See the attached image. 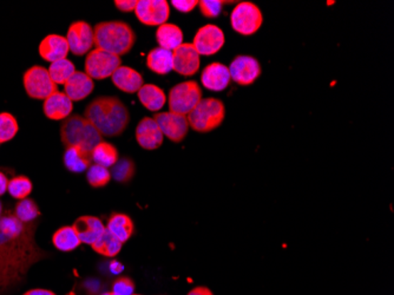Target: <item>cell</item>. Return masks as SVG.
<instances>
[{
  "mask_svg": "<svg viewBox=\"0 0 394 295\" xmlns=\"http://www.w3.org/2000/svg\"><path fill=\"white\" fill-rule=\"evenodd\" d=\"M32 185L31 180L24 175L14 176V179L9 181L7 192L14 199L21 201V200L28 199L31 194Z\"/></svg>",
  "mask_w": 394,
  "mask_h": 295,
  "instance_id": "obj_35",
  "label": "cell"
},
{
  "mask_svg": "<svg viewBox=\"0 0 394 295\" xmlns=\"http://www.w3.org/2000/svg\"><path fill=\"white\" fill-rule=\"evenodd\" d=\"M63 162L66 168L73 174H82L93 165V156L81 147L66 148L63 156Z\"/></svg>",
  "mask_w": 394,
  "mask_h": 295,
  "instance_id": "obj_23",
  "label": "cell"
},
{
  "mask_svg": "<svg viewBox=\"0 0 394 295\" xmlns=\"http://www.w3.org/2000/svg\"><path fill=\"white\" fill-rule=\"evenodd\" d=\"M93 33L96 48L120 57L129 53L136 43V33L125 21H100L93 29Z\"/></svg>",
  "mask_w": 394,
  "mask_h": 295,
  "instance_id": "obj_3",
  "label": "cell"
},
{
  "mask_svg": "<svg viewBox=\"0 0 394 295\" xmlns=\"http://www.w3.org/2000/svg\"><path fill=\"white\" fill-rule=\"evenodd\" d=\"M36 228L37 223L21 222L12 210L0 217V254L23 275L48 255L36 244Z\"/></svg>",
  "mask_w": 394,
  "mask_h": 295,
  "instance_id": "obj_1",
  "label": "cell"
},
{
  "mask_svg": "<svg viewBox=\"0 0 394 295\" xmlns=\"http://www.w3.org/2000/svg\"><path fill=\"white\" fill-rule=\"evenodd\" d=\"M14 214L21 222L32 223L41 217V210L35 200L28 197L17 202L14 207Z\"/></svg>",
  "mask_w": 394,
  "mask_h": 295,
  "instance_id": "obj_32",
  "label": "cell"
},
{
  "mask_svg": "<svg viewBox=\"0 0 394 295\" xmlns=\"http://www.w3.org/2000/svg\"><path fill=\"white\" fill-rule=\"evenodd\" d=\"M19 131L16 117L10 113H0V143H6L16 138Z\"/></svg>",
  "mask_w": 394,
  "mask_h": 295,
  "instance_id": "obj_36",
  "label": "cell"
},
{
  "mask_svg": "<svg viewBox=\"0 0 394 295\" xmlns=\"http://www.w3.org/2000/svg\"><path fill=\"white\" fill-rule=\"evenodd\" d=\"M24 275L0 254V293L7 287L16 285Z\"/></svg>",
  "mask_w": 394,
  "mask_h": 295,
  "instance_id": "obj_34",
  "label": "cell"
},
{
  "mask_svg": "<svg viewBox=\"0 0 394 295\" xmlns=\"http://www.w3.org/2000/svg\"><path fill=\"white\" fill-rule=\"evenodd\" d=\"M228 69L232 81L241 86H252L262 73L259 61L247 55L237 56Z\"/></svg>",
  "mask_w": 394,
  "mask_h": 295,
  "instance_id": "obj_12",
  "label": "cell"
},
{
  "mask_svg": "<svg viewBox=\"0 0 394 295\" xmlns=\"http://www.w3.org/2000/svg\"><path fill=\"white\" fill-rule=\"evenodd\" d=\"M72 227L78 235L81 242L90 246L95 244L107 229L102 220L96 217H78Z\"/></svg>",
  "mask_w": 394,
  "mask_h": 295,
  "instance_id": "obj_19",
  "label": "cell"
},
{
  "mask_svg": "<svg viewBox=\"0 0 394 295\" xmlns=\"http://www.w3.org/2000/svg\"><path fill=\"white\" fill-rule=\"evenodd\" d=\"M156 41L158 48H165L168 51H175L180 45L183 44V32L181 28L172 23L158 26L156 31Z\"/></svg>",
  "mask_w": 394,
  "mask_h": 295,
  "instance_id": "obj_24",
  "label": "cell"
},
{
  "mask_svg": "<svg viewBox=\"0 0 394 295\" xmlns=\"http://www.w3.org/2000/svg\"><path fill=\"white\" fill-rule=\"evenodd\" d=\"M66 96L69 97L70 100L73 102L83 100L86 97L93 93L95 89V83L93 79L90 78L89 76L82 71H76L73 75L70 77L69 81L64 84Z\"/></svg>",
  "mask_w": 394,
  "mask_h": 295,
  "instance_id": "obj_22",
  "label": "cell"
},
{
  "mask_svg": "<svg viewBox=\"0 0 394 295\" xmlns=\"http://www.w3.org/2000/svg\"><path fill=\"white\" fill-rule=\"evenodd\" d=\"M201 66L199 52L196 51L192 43H183L172 51V71L190 77L197 73Z\"/></svg>",
  "mask_w": 394,
  "mask_h": 295,
  "instance_id": "obj_15",
  "label": "cell"
},
{
  "mask_svg": "<svg viewBox=\"0 0 394 295\" xmlns=\"http://www.w3.org/2000/svg\"><path fill=\"white\" fill-rule=\"evenodd\" d=\"M61 140L66 148L76 145L91 154L96 145L103 142V136L85 117L76 113L63 120Z\"/></svg>",
  "mask_w": 394,
  "mask_h": 295,
  "instance_id": "obj_4",
  "label": "cell"
},
{
  "mask_svg": "<svg viewBox=\"0 0 394 295\" xmlns=\"http://www.w3.org/2000/svg\"><path fill=\"white\" fill-rule=\"evenodd\" d=\"M138 95L142 105L147 108L149 111L157 113L167 103L165 91L155 84H144L141 89L138 90Z\"/></svg>",
  "mask_w": 394,
  "mask_h": 295,
  "instance_id": "obj_25",
  "label": "cell"
},
{
  "mask_svg": "<svg viewBox=\"0 0 394 295\" xmlns=\"http://www.w3.org/2000/svg\"><path fill=\"white\" fill-rule=\"evenodd\" d=\"M165 138H168L174 143H181L188 134L189 123L187 116L179 113H158L154 116Z\"/></svg>",
  "mask_w": 394,
  "mask_h": 295,
  "instance_id": "obj_14",
  "label": "cell"
},
{
  "mask_svg": "<svg viewBox=\"0 0 394 295\" xmlns=\"http://www.w3.org/2000/svg\"><path fill=\"white\" fill-rule=\"evenodd\" d=\"M135 14L142 24L161 26L170 17V6L167 0H138Z\"/></svg>",
  "mask_w": 394,
  "mask_h": 295,
  "instance_id": "obj_10",
  "label": "cell"
},
{
  "mask_svg": "<svg viewBox=\"0 0 394 295\" xmlns=\"http://www.w3.org/2000/svg\"><path fill=\"white\" fill-rule=\"evenodd\" d=\"M120 66L122 59L120 56L113 55L100 48H95L86 56L84 69L90 78L103 81L111 77Z\"/></svg>",
  "mask_w": 394,
  "mask_h": 295,
  "instance_id": "obj_9",
  "label": "cell"
},
{
  "mask_svg": "<svg viewBox=\"0 0 394 295\" xmlns=\"http://www.w3.org/2000/svg\"><path fill=\"white\" fill-rule=\"evenodd\" d=\"M147 69L157 75H168L172 71V51L165 48H152L147 56Z\"/></svg>",
  "mask_w": 394,
  "mask_h": 295,
  "instance_id": "obj_27",
  "label": "cell"
},
{
  "mask_svg": "<svg viewBox=\"0 0 394 295\" xmlns=\"http://www.w3.org/2000/svg\"><path fill=\"white\" fill-rule=\"evenodd\" d=\"M38 51L44 61L55 63L66 59L69 55L70 48L66 37L48 35L41 41Z\"/></svg>",
  "mask_w": 394,
  "mask_h": 295,
  "instance_id": "obj_18",
  "label": "cell"
},
{
  "mask_svg": "<svg viewBox=\"0 0 394 295\" xmlns=\"http://www.w3.org/2000/svg\"><path fill=\"white\" fill-rule=\"evenodd\" d=\"M3 213H4L3 203H1V201H0V217L3 215Z\"/></svg>",
  "mask_w": 394,
  "mask_h": 295,
  "instance_id": "obj_46",
  "label": "cell"
},
{
  "mask_svg": "<svg viewBox=\"0 0 394 295\" xmlns=\"http://www.w3.org/2000/svg\"><path fill=\"white\" fill-rule=\"evenodd\" d=\"M107 229L113 237L124 244L127 242L135 232L134 221L125 214L115 213L110 217L108 221Z\"/></svg>",
  "mask_w": 394,
  "mask_h": 295,
  "instance_id": "obj_26",
  "label": "cell"
},
{
  "mask_svg": "<svg viewBox=\"0 0 394 295\" xmlns=\"http://www.w3.org/2000/svg\"><path fill=\"white\" fill-rule=\"evenodd\" d=\"M23 295H57L55 293L51 292V291H48V289H30L28 292L24 293Z\"/></svg>",
  "mask_w": 394,
  "mask_h": 295,
  "instance_id": "obj_44",
  "label": "cell"
},
{
  "mask_svg": "<svg viewBox=\"0 0 394 295\" xmlns=\"http://www.w3.org/2000/svg\"><path fill=\"white\" fill-rule=\"evenodd\" d=\"M86 180L93 188H102L110 182L111 172H109V169L104 168L102 165H91L86 172Z\"/></svg>",
  "mask_w": 394,
  "mask_h": 295,
  "instance_id": "obj_37",
  "label": "cell"
},
{
  "mask_svg": "<svg viewBox=\"0 0 394 295\" xmlns=\"http://www.w3.org/2000/svg\"><path fill=\"white\" fill-rule=\"evenodd\" d=\"M188 295H214L207 287H196L188 293Z\"/></svg>",
  "mask_w": 394,
  "mask_h": 295,
  "instance_id": "obj_43",
  "label": "cell"
},
{
  "mask_svg": "<svg viewBox=\"0 0 394 295\" xmlns=\"http://www.w3.org/2000/svg\"><path fill=\"white\" fill-rule=\"evenodd\" d=\"M122 246L123 244L117 237H113L108 229H105L102 237L95 244H91L93 251L103 255L105 258H115L116 255L120 254Z\"/></svg>",
  "mask_w": 394,
  "mask_h": 295,
  "instance_id": "obj_29",
  "label": "cell"
},
{
  "mask_svg": "<svg viewBox=\"0 0 394 295\" xmlns=\"http://www.w3.org/2000/svg\"><path fill=\"white\" fill-rule=\"evenodd\" d=\"M48 70V75L55 84H66L70 77L77 71L75 64L68 58L51 63V66Z\"/></svg>",
  "mask_w": 394,
  "mask_h": 295,
  "instance_id": "obj_31",
  "label": "cell"
},
{
  "mask_svg": "<svg viewBox=\"0 0 394 295\" xmlns=\"http://www.w3.org/2000/svg\"><path fill=\"white\" fill-rule=\"evenodd\" d=\"M133 295H140V294H133Z\"/></svg>",
  "mask_w": 394,
  "mask_h": 295,
  "instance_id": "obj_48",
  "label": "cell"
},
{
  "mask_svg": "<svg viewBox=\"0 0 394 295\" xmlns=\"http://www.w3.org/2000/svg\"><path fill=\"white\" fill-rule=\"evenodd\" d=\"M91 156H93V162H95V165H102L104 168L113 167L120 158L117 148L109 142L104 141L96 145L91 152Z\"/></svg>",
  "mask_w": 394,
  "mask_h": 295,
  "instance_id": "obj_30",
  "label": "cell"
},
{
  "mask_svg": "<svg viewBox=\"0 0 394 295\" xmlns=\"http://www.w3.org/2000/svg\"><path fill=\"white\" fill-rule=\"evenodd\" d=\"M66 41L73 55L84 56L89 53L95 45L93 26L84 21H73L68 30Z\"/></svg>",
  "mask_w": 394,
  "mask_h": 295,
  "instance_id": "obj_11",
  "label": "cell"
},
{
  "mask_svg": "<svg viewBox=\"0 0 394 295\" xmlns=\"http://www.w3.org/2000/svg\"><path fill=\"white\" fill-rule=\"evenodd\" d=\"M202 100V89L195 81H185L172 86L168 96L169 109L172 113L188 116Z\"/></svg>",
  "mask_w": 394,
  "mask_h": 295,
  "instance_id": "obj_6",
  "label": "cell"
},
{
  "mask_svg": "<svg viewBox=\"0 0 394 295\" xmlns=\"http://www.w3.org/2000/svg\"><path fill=\"white\" fill-rule=\"evenodd\" d=\"M102 295H116V294H113V292H107V293H104V294H102Z\"/></svg>",
  "mask_w": 394,
  "mask_h": 295,
  "instance_id": "obj_47",
  "label": "cell"
},
{
  "mask_svg": "<svg viewBox=\"0 0 394 295\" xmlns=\"http://www.w3.org/2000/svg\"><path fill=\"white\" fill-rule=\"evenodd\" d=\"M165 136L154 117H144L136 127V141L145 150H156L163 145Z\"/></svg>",
  "mask_w": 394,
  "mask_h": 295,
  "instance_id": "obj_16",
  "label": "cell"
},
{
  "mask_svg": "<svg viewBox=\"0 0 394 295\" xmlns=\"http://www.w3.org/2000/svg\"><path fill=\"white\" fill-rule=\"evenodd\" d=\"M23 84L28 96L32 100H45L57 90V84L53 83L48 75V70L44 66H31L23 76Z\"/></svg>",
  "mask_w": 394,
  "mask_h": 295,
  "instance_id": "obj_8",
  "label": "cell"
},
{
  "mask_svg": "<svg viewBox=\"0 0 394 295\" xmlns=\"http://www.w3.org/2000/svg\"><path fill=\"white\" fill-rule=\"evenodd\" d=\"M226 117V107L222 100L208 97L199 100L194 110L187 116L189 128L197 133H210L223 123Z\"/></svg>",
  "mask_w": 394,
  "mask_h": 295,
  "instance_id": "obj_5",
  "label": "cell"
},
{
  "mask_svg": "<svg viewBox=\"0 0 394 295\" xmlns=\"http://www.w3.org/2000/svg\"><path fill=\"white\" fill-rule=\"evenodd\" d=\"M73 110V104L66 93L56 91L51 96L48 97L43 104V111L48 120H64L71 115Z\"/></svg>",
  "mask_w": 394,
  "mask_h": 295,
  "instance_id": "obj_20",
  "label": "cell"
},
{
  "mask_svg": "<svg viewBox=\"0 0 394 295\" xmlns=\"http://www.w3.org/2000/svg\"><path fill=\"white\" fill-rule=\"evenodd\" d=\"M115 6L118 9V10L122 11V12H133L136 9V5H138V0H115L113 1Z\"/></svg>",
  "mask_w": 394,
  "mask_h": 295,
  "instance_id": "obj_41",
  "label": "cell"
},
{
  "mask_svg": "<svg viewBox=\"0 0 394 295\" xmlns=\"http://www.w3.org/2000/svg\"><path fill=\"white\" fill-rule=\"evenodd\" d=\"M84 117L105 138H118L130 122L127 105L113 96L97 97L86 107Z\"/></svg>",
  "mask_w": 394,
  "mask_h": 295,
  "instance_id": "obj_2",
  "label": "cell"
},
{
  "mask_svg": "<svg viewBox=\"0 0 394 295\" xmlns=\"http://www.w3.org/2000/svg\"><path fill=\"white\" fill-rule=\"evenodd\" d=\"M170 4L182 14H189L195 10V7L199 5V1L197 0H172Z\"/></svg>",
  "mask_w": 394,
  "mask_h": 295,
  "instance_id": "obj_40",
  "label": "cell"
},
{
  "mask_svg": "<svg viewBox=\"0 0 394 295\" xmlns=\"http://www.w3.org/2000/svg\"><path fill=\"white\" fill-rule=\"evenodd\" d=\"M230 24L239 35L253 36L264 24V14L256 4L241 1L232 11Z\"/></svg>",
  "mask_w": 394,
  "mask_h": 295,
  "instance_id": "obj_7",
  "label": "cell"
},
{
  "mask_svg": "<svg viewBox=\"0 0 394 295\" xmlns=\"http://www.w3.org/2000/svg\"><path fill=\"white\" fill-rule=\"evenodd\" d=\"M226 43L224 32L214 24H207L196 32L192 45L199 56H213L223 48Z\"/></svg>",
  "mask_w": 394,
  "mask_h": 295,
  "instance_id": "obj_13",
  "label": "cell"
},
{
  "mask_svg": "<svg viewBox=\"0 0 394 295\" xmlns=\"http://www.w3.org/2000/svg\"><path fill=\"white\" fill-rule=\"evenodd\" d=\"M110 269H111L113 274H120V271H123V266H122L120 262L113 260V262L110 264Z\"/></svg>",
  "mask_w": 394,
  "mask_h": 295,
  "instance_id": "obj_45",
  "label": "cell"
},
{
  "mask_svg": "<svg viewBox=\"0 0 394 295\" xmlns=\"http://www.w3.org/2000/svg\"><path fill=\"white\" fill-rule=\"evenodd\" d=\"M7 187H9V179L5 175V172L0 170V196H3L7 192Z\"/></svg>",
  "mask_w": 394,
  "mask_h": 295,
  "instance_id": "obj_42",
  "label": "cell"
},
{
  "mask_svg": "<svg viewBox=\"0 0 394 295\" xmlns=\"http://www.w3.org/2000/svg\"><path fill=\"white\" fill-rule=\"evenodd\" d=\"M135 284L131 279L123 276L117 279L113 282V293L116 295H133L135 294Z\"/></svg>",
  "mask_w": 394,
  "mask_h": 295,
  "instance_id": "obj_39",
  "label": "cell"
},
{
  "mask_svg": "<svg viewBox=\"0 0 394 295\" xmlns=\"http://www.w3.org/2000/svg\"><path fill=\"white\" fill-rule=\"evenodd\" d=\"M201 82L202 86L210 91H223L232 82L229 69L222 63H212L203 69Z\"/></svg>",
  "mask_w": 394,
  "mask_h": 295,
  "instance_id": "obj_17",
  "label": "cell"
},
{
  "mask_svg": "<svg viewBox=\"0 0 394 295\" xmlns=\"http://www.w3.org/2000/svg\"><path fill=\"white\" fill-rule=\"evenodd\" d=\"M111 81L117 89L127 93H138V90L144 86L142 73L129 66H120L111 76Z\"/></svg>",
  "mask_w": 394,
  "mask_h": 295,
  "instance_id": "obj_21",
  "label": "cell"
},
{
  "mask_svg": "<svg viewBox=\"0 0 394 295\" xmlns=\"http://www.w3.org/2000/svg\"><path fill=\"white\" fill-rule=\"evenodd\" d=\"M110 172L111 177L116 180L117 182L129 183L134 179L136 165L131 158H118V161L113 165V170Z\"/></svg>",
  "mask_w": 394,
  "mask_h": 295,
  "instance_id": "obj_33",
  "label": "cell"
},
{
  "mask_svg": "<svg viewBox=\"0 0 394 295\" xmlns=\"http://www.w3.org/2000/svg\"><path fill=\"white\" fill-rule=\"evenodd\" d=\"M0 145H1V143H0Z\"/></svg>",
  "mask_w": 394,
  "mask_h": 295,
  "instance_id": "obj_49",
  "label": "cell"
},
{
  "mask_svg": "<svg viewBox=\"0 0 394 295\" xmlns=\"http://www.w3.org/2000/svg\"><path fill=\"white\" fill-rule=\"evenodd\" d=\"M52 244L58 251L72 252L78 248L82 242L72 226H64L56 230L52 237Z\"/></svg>",
  "mask_w": 394,
  "mask_h": 295,
  "instance_id": "obj_28",
  "label": "cell"
},
{
  "mask_svg": "<svg viewBox=\"0 0 394 295\" xmlns=\"http://www.w3.org/2000/svg\"><path fill=\"white\" fill-rule=\"evenodd\" d=\"M224 4L226 1L223 0H201L199 1V11L203 17L214 19L221 14Z\"/></svg>",
  "mask_w": 394,
  "mask_h": 295,
  "instance_id": "obj_38",
  "label": "cell"
}]
</instances>
